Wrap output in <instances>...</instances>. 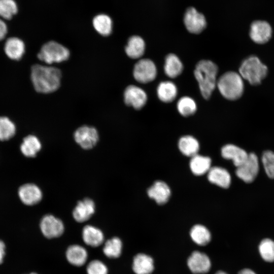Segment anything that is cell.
<instances>
[{"label": "cell", "instance_id": "cell-3", "mask_svg": "<svg viewBox=\"0 0 274 274\" xmlns=\"http://www.w3.org/2000/svg\"><path fill=\"white\" fill-rule=\"evenodd\" d=\"M217 86L221 95L230 100L239 98L244 91L243 79L239 73L232 71L223 74L217 80Z\"/></svg>", "mask_w": 274, "mask_h": 274}, {"label": "cell", "instance_id": "cell-18", "mask_svg": "<svg viewBox=\"0 0 274 274\" xmlns=\"http://www.w3.org/2000/svg\"><path fill=\"white\" fill-rule=\"evenodd\" d=\"M132 270L135 274H151L154 270V260L145 253H138L133 259Z\"/></svg>", "mask_w": 274, "mask_h": 274}, {"label": "cell", "instance_id": "cell-29", "mask_svg": "<svg viewBox=\"0 0 274 274\" xmlns=\"http://www.w3.org/2000/svg\"><path fill=\"white\" fill-rule=\"evenodd\" d=\"M178 147L184 155L190 157L197 154L199 149L198 142L191 135H185L181 138L178 142Z\"/></svg>", "mask_w": 274, "mask_h": 274}, {"label": "cell", "instance_id": "cell-36", "mask_svg": "<svg viewBox=\"0 0 274 274\" xmlns=\"http://www.w3.org/2000/svg\"><path fill=\"white\" fill-rule=\"evenodd\" d=\"M264 169L267 176L274 178V152L267 150L264 152L261 158Z\"/></svg>", "mask_w": 274, "mask_h": 274}, {"label": "cell", "instance_id": "cell-10", "mask_svg": "<svg viewBox=\"0 0 274 274\" xmlns=\"http://www.w3.org/2000/svg\"><path fill=\"white\" fill-rule=\"evenodd\" d=\"M187 264L192 273L204 274L210 271L211 261L206 253L195 251L188 258Z\"/></svg>", "mask_w": 274, "mask_h": 274}, {"label": "cell", "instance_id": "cell-23", "mask_svg": "<svg viewBox=\"0 0 274 274\" xmlns=\"http://www.w3.org/2000/svg\"><path fill=\"white\" fill-rule=\"evenodd\" d=\"M145 50V43L141 37L138 36H133L129 38L125 48L127 55L132 59L142 57Z\"/></svg>", "mask_w": 274, "mask_h": 274}, {"label": "cell", "instance_id": "cell-32", "mask_svg": "<svg viewBox=\"0 0 274 274\" xmlns=\"http://www.w3.org/2000/svg\"><path fill=\"white\" fill-rule=\"evenodd\" d=\"M177 106L179 113L185 117L192 115L197 110L195 101L189 96H183L180 98Z\"/></svg>", "mask_w": 274, "mask_h": 274}, {"label": "cell", "instance_id": "cell-21", "mask_svg": "<svg viewBox=\"0 0 274 274\" xmlns=\"http://www.w3.org/2000/svg\"><path fill=\"white\" fill-rule=\"evenodd\" d=\"M88 254L86 249L78 245L70 246L66 251V257L71 264L81 266L86 262Z\"/></svg>", "mask_w": 274, "mask_h": 274}, {"label": "cell", "instance_id": "cell-27", "mask_svg": "<svg viewBox=\"0 0 274 274\" xmlns=\"http://www.w3.org/2000/svg\"><path fill=\"white\" fill-rule=\"evenodd\" d=\"M190 236L193 242L201 246L208 245L212 238L209 230L201 224L195 225L191 228Z\"/></svg>", "mask_w": 274, "mask_h": 274}, {"label": "cell", "instance_id": "cell-15", "mask_svg": "<svg viewBox=\"0 0 274 274\" xmlns=\"http://www.w3.org/2000/svg\"><path fill=\"white\" fill-rule=\"evenodd\" d=\"M95 211V204L93 200L85 198L78 202L73 211V216L77 222L82 223L89 220Z\"/></svg>", "mask_w": 274, "mask_h": 274}, {"label": "cell", "instance_id": "cell-19", "mask_svg": "<svg viewBox=\"0 0 274 274\" xmlns=\"http://www.w3.org/2000/svg\"><path fill=\"white\" fill-rule=\"evenodd\" d=\"M208 180L212 183L223 188H228L231 184L230 173L224 168L214 166L208 173Z\"/></svg>", "mask_w": 274, "mask_h": 274}, {"label": "cell", "instance_id": "cell-2", "mask_svg": "<svg viewBox=\"0 0 274 274\" xmlns=\"http://www.w3.org/2000/svg\"><path fill=\"white\" fill-rule=\"evenodd\" d=\"M217 65L209 60L199 61L194 71L200 92L205 99H209L217 86Z\"/></svg>", "mask_w": 274, "mask_h": 274}, {"label": "cell", "instance_id": "cell-20", "mask_svg": "<svg viewBox=\"0 0 274 274\" xmlns=\"http://www.w3.org/2000/svg\"><path fill=\"white\" fill-rule=\"evenodd\" d=\"M4 51L7 56L13 60H19L25 52L24 42L19 38L11 37L8 38L4 46Z\"/></svg>", "mask_w": 274, "mask_h": 274}, {"label": "cell", "instance_id": "cell-28", "mask_svg": "<svg viewBox=\"0 0 274 274\" xmlns=\"http://www.w3.org/2000/svg\"><path fill=\"white\" fill-rule=\"evenodd\" d=\"M41 143L39 139L33 135H29L24 138L20 146L22 153L28 157H34L40 151Z\"/></svg>", "mask_w": 274, "mask_h": 274}, {"label": "cell", "instance_id": "cell-41", "mask_svg": "<svg viewBox=\"0 0 274 274\" xmlns=\"http://www.w3.org/2000/svg\"><path fill=\"white\" fill-rule=\"evenodd\" d=\"M215 274H227L225 271H222V270H219L217 271Z\"/></svg>", "mask_w": 274, "mask_h": 274}, {"label": "cell", "instance_id": "cell-40", "mask_svg": "<svg viewBox=\"0 0 274 274\" xmlns=\"http://www.w3.org/2000/svg\"><path fill=\"white\" fill-rule=\"evenodd\" d=\"M237 274H257V273L251 269H250L248 268H245L239 271Z\"/></svg>", "mask_w": 274, "mask_h": 274}, {"label": "cell", "instance_id": "cell-42", "mask_svg": "<svg viewBox=\"0 0 274 274\" xmlns=\"http://www.w3.org/2000/svg\"><path fill=\"white\" fill-rule=\"evenodd\" d=\"M29 274H37V273H35V272H32V273H30Z\"/></svg>", "mask_w": 274, "mask_h": 274}, {"label": "cell", "instance_id": "cell-4", "mask_svg": "<svg viewBox=\"0 0 274 274\" xmlns=\"http://www.w3.org/2000/svg\"><path fill=\"white\" fill-rule=\"evenodd\" d=\"M268 72L266 65L259 58L250 56L242 62L239 68V74L243 79L252 85H257L266 77Z\"/></svg>", "mask_w": 274, "mask_h": 274}, {"label": "cell", "instance_id": "cell-5", "mask_svg": "<svg viewBox=\"0 0 274 274\" xmlns=\"http://www.w3.org/2000/svg\"><path fill=\"white\" fill-rule=\"evenodd\" d=\"M70 54L67 48L56 42L50 41L42 47L38 57L42 61L51 64L66 60Z\"/></svg>", "mask_w": 274, "mask_h": 274}, {"label": "cell", "instance_id": "cell-7", "mask_svg": "<svg viewBox=\"0 0 274 274\" xmlns=\"http://www.w3.org/2000/svg\"><path fill=\"white\" fill-rule=\"evenodd\" d=\"M133 77L138 82L145 84L153 81L157 76V68L150 59L145 58L139 60L134 65Z\"/></svg>", "mask_w": 274, "mask_h": 274}, {"label": "cell", "instance_id": "cell-16", "mask_svg": "<svg viewBox=\"0 0 274 274\" xmlns=\"http://www.w3.org/2000/svg\"><path fill=\"white\" fill-rule=\"evenodd\" d=\"M221 155L225 159L231 160L237 167L248 158L249 154L243 149L233 144H227L221 149Z\"/></svg>", "mask_w": 274, "mask_h": 274}, {"label": "cell", "instance_id": "cell-33", "mask_svg": "<svg viewBox=\"0 0 274 274\" xmlns=\"http://www.w3.org/2000/svg\"><path fill=\"white\" fill-rule=\"evenodd\" d=\"M258 251L264 261L274 262V241L268 238L262 239L259 244Z\"/></svg>", "mask_w": 274, "mask_h": 274}, {"label": "cell", "instance_id": "cell-22", "mask_svg": "<svg viewBox=\"0 0 274 274\" xmlns=\"http://www.w3.org/2000/svg\"><path fill=\"white\" fill-rule=\"evenodd\" d=\"M82 237L86 245L93 247L101 245L104 239L102 232L96 227L89 225L83 228Z\"/></svg>", "mask_w": 274, "mask_h": 274}, {"label": "cell", "instance_id": "cell-13", "mask_svg": "<svg viewBox=\"0 0 274 274\" xmlns=\"http://www.w3.org/2000/svg\"><path fill=\"white\" fill-rule=\"evenodd\" d=\"M125 103L136 110L142 109L146 104L147 95L140 87L135 85H129L124 92Z\"/></svg>", "mask_w": 274, "mask_h": 274}, {"label": "cell", "instance_id": "cell-26", "mask_svg": "<svg viewBox=\"0 0 274 274\" xmlns=\"http://www.w3.org/2000/svg\"><path fill=\"white\" fill-rule=\"evenodd\" d=\"M177 93V86L172 82H162L157 87V96L159 99L164 102L173 101L176 98Z\"/></svg>", "mask_w": 274, "mask_h": 274}, {"label": "cell", "instance_id": "cell-12", "mask_svg": "<svg viewBox=\"0 0 274 274\" xmlns=\"http://www.w3.org/2000/svg\"><path fill=\"white\" fill-rule=\"evenodd\" d=\"M271 35L272 28L267 22L257 20L251 24L250 37L254 42L258 44H265L270 40Z\"/></svg>", "mask_w": 274, "mask_h": 274}, {"label": "cell", "instance_id": "cell-35", "mask_svg": "<svg viewBox=\"0 0 274 274\" xmlns=\"http://www.w3.org/2000/svg\"><path fill=\"white\" fill-rule=\"evenodd\" d=\"M18 11L14 0H0V16L5 19H11Z\"/></svg>", "mask_w": 274, "mask_h": 274}, {"label": "cell", "instance_id": "cell-34", "mask_svg": "<svg viewBox=\"0 0 274 274\" xmlns=\"http://www.w3.org/2000/svg\"><path fill=\"white\" fill-rule=\"evenodd\" d=\"M15 124L7 117H0V141H7L14 136Z\"/></svg>", "mask_w": 274, "mask_h": 274}, {"label": "cell", "instance_id": "cell-9", "mask_svg": "<svg viewBox=\"0 0 274 274\" xmlns=\"http://www.w3.org/2000/svg\"><path fill=\"white\" fill-rule=\"evenodd\" d=\"M40 229L46 238H53L61 236L63 233L64 227L60 219L48 214L42 218L40 222Z\"/></svg>", "mask_w": 274, "mask_h": 274}, {"label": "cell", "instance_id": "cell-14", "mask_svg": "<svg viewBox=\"0 0 274 274\" xmlns=\"http://www.w3.org/2000/svg\"><path fill=\"white\" fill-rule=\"evenodd\" d=\"M18 195L21 201L27 206L37 204L43 197L42 192L40 188L31 183L22 185L19 188Z\"/></svg>", "mask_w": 274, "mask_h": 274}, {"label": "cell", "instance_id": "cell-8", "mask_svg": "<svg viewBox=\"0 0 274 274\" xmlns=\"http://www.w3.org/2000/svg\"><path fill=\"white\" fill-rule=\"evenodd\" d=\"M75 142L83 149H92L99 140V135L95 128L84 125L79 127L74 132Z\"/></svg>", "mask_w": 274, "mask_h": 274}, {"label": "cell", "instance_id": "cell-24", "mask_svg": "<svg viewBox=\"0 0 274 274\" xmlns=\"http://www.w3.org/2000/svg\"><path fill=\"white\" fill-rule=\"evenodd\" d=\"M211 159L210 157L198 155L191 157L190 167L193 174L196 176L202 175L208 173L211 168Z\"/></svg>", "mask_w": 274, "mask_h": 274}, {"label": "cell", "instance_id": "cell-39", "mask_svg": "<svg viewBox=\"0 0 274 274\" xmlns=\"http://www.w3.org/2000/svg\"><path fill=\"white\" fill-rule=\"evenodd\" d=\"M5 245L4 243L0 240V264L3 262V258L5 255Z\"/></svg>", "mask_w": 274, "mask_h": 274}, {"label": "cell", "instance_id": "cell-38", "mask_svg": "<svg viewBox=\"0 0 274 274\" xmlns=\"http://www.w3.org/2000/svg\"><path fill=\"white\" fill-rule=\"evenodd\" d=\"M7 26L5 22L0 19V41L4 39L7 33Z\"/></svg>", "mask_w": 274, "mask_h": 274}, {"label": "cell", "instance_id": "cell-11", "mask_svg": "<svg viewBox=\"0 0 274 274\" xmlns=\"http://www.w3.org/2000/svg\"><path fill=\"white\" fill-rule=\"evenodd\" d=\"M184 22L187 29L192 33H199L206 27L204 16L195 8L190 7L185 12Z\"/></svg>", "mask_w": 274, "mask_h": 274}, {"label": "cell", "instance_id": "cell-1", "mask_svg": "<svg viewBox=\"0 0 274 274\" xmlns=\"http://www.w3.org/2000/svg\"><path fill=\"white\" fill-rule=\"evenodd\" d=\"M30 77L34 88L37 92L49 93L59 88L61 73L55 67L35 64L31 67Z\"/></svg>", "mask_w": 274, "mask_h": 274}, {"label": "cell", "instance_id": "cell-6", "mask_svg": "<svg viewBox=\"0 0 274 274\" xmlns=\"http://www.w3.org/2000/svg\"><path fill=\"white\" fill-rule=\"evenodd\" d=\"M259 170V162L257 156L254 153L249 154L248 158L241 165L236 167V176L245 183L252 182Z\"/></svg>", "mask_w": 274, "mask_h": 274}, {"label": "cell", "instance_id": "cell-30", "mask_svg": "<svg viewBox=\"0 0 274 274\" xmlns=\"http://www.w3.org/2000/svg\"><path fill=\"white\" fill-rule=\"evenodd\" d=\"M92 24L95 30L102 36H107L112 32V20L106 14H99L95 16L93 19Z\"/></svg>", "mask_w": 274, "mask_h": 274}, {"label": "cell", "instance_id": "cell-25", "mask_svg": "<svg viewBox=\"0 0 274 274\" xmlns=\"http://www.w3.org/2000/svg\"><path fill=\"white\" fill-rule=\"evenodd\" d=\"M183 70V65L179 58L174 54H168L165 59L164 73L169 78L179 76Z\"/></svg>", "mask_w": 274, "mask_h": 274}, {"label": "cell", "instance_id": "cell-17", "mask_svg": "<svg viewBox=\"0 0 274 274\" xmlns=\"http://www.w3.org/2000/svg\"><path fill=\"white\" fill-rule=\"evenodd\" d=\"M147 193L149 197L153 199L158 204H163L168 200L171 192L165 182L158 181L148 189Z\"/></svg>", "mask_w": 274, "mask_h": 274}, {"label": "cell", "instance_id": "cell-37", "mask_svg": "<svg viewBox=\"0 0 274 274\" xmlns=\"http://www.w3.org/2000/svg\"><path fill=\"white\" fill-rule=\"evenodd\" d=\"M87 274H108V268L101 261L94 260L90 261L87 266Z\"/></svg>", "mask_w": 274, "mask_h": 274}, {"label": "cell", "instance_id": "cell-31", "mask_svg": "<svg viewBox=\"0 0 274 274\" xmlns=\"http://www.w3.org/2000/svg\"><path fill=\"white\" fill-rule=\"evenodd\" d=\"M122 249V241L119 238L114 237L105 243L103 252L109 258H116L120 256Z\"/></svg>", "mask_w": 274, "mask_h": 274}]
</instances>
